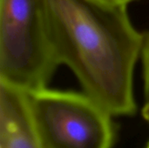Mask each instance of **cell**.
<instances>
[{"mask_svg":"<svg viewBox=\"0 0 149 148\" xmlns=\"http://www.w3.org/2000/svg\"><path fill=\"white\" fill-rule=\"evenodd\" d=\"M59 65L43 0H0V82L37 91L47 87Z\"/></svg>","mask_w":149,"mask_h":148,"instance_id":"7a4b0ae2","label":"cell"},{"mask_svg":"<svg viewBox=\"0 0 149 148\" xmlns=\"http://www.w3.org/2000/svg\"><path fill=\"white\" fill-rule=\"evenodd\" d=\"M0 148H42L28 92L3 82H0Z\"/></svg>","mask_w":149,"mask_h":148,"instance_id":"277c9868","label":"cell"},{"mask_svg":"<svg viewBox=\"0 0 149 148\" xmlns=\"http://www.w3.org/2000/svg\"><path fill=\"white\" fill-rule=\"evenodd\" d=\"M146 148H149V143L148 144V146H147V147H146Z\"/></svg>","mask_w":149,"mask_h":148,"instance_id":"52a82bcc","label":"cell"},{"mask_svg":"<svg viewBox=\"0 0 149 148\" xmlns=\"http://www.w3.org/2000/svg\"><path fill=\"white\" fill-rule=\"evenodd\" d=\"M116 1H119V2H121V3H124L129 4L130 3L135 2V1H137V0H116Z\"/></svg>","mask_w":149,"mask_h":148,"instance_id":"8992f818","label":"cell"},{"mask_svg":"<svg viewBox=\"0 0 149 148\" xmlns=\"http://www.w3.org/2000/svg\"><path fill=\"white\" fill-rule=\"evenodd\" d=\"M50 41L83 92L112 116L136 113L134 74L144 34L127 3L116 0H43Z\"/></svg>","mask_w":149,"mask_h":148,"instance_id":"6da1fadb","label":"cell"},{"mask_svg":"<svg viewBox=\"0 0 149 148\" xmlns=\"http://www.w3.org/2000/svg\"><path fill=\"white\" fill-rule=\"evenodd\" d=\"M141 58V65H142L143 93H144L142 115L144 119L149 122V31H148L144 34Z\"/></svg>","mask_w":149,"mask_h":148,"instance_id":"5b68a950","label":"cell"},{"mask_svg":"<svg viewBox=\"0 0 149 148\" xmlns=\"http://www.w3.org/2000/svg\"><path fill=\"white\" fill-rule=\"evenodd\" d=\"M28 94L42 148L112 147V115L84 92L45 87Z\"/></svg>","mask_w":149,"mask_h":148,"instance_id":"3957f363","label":"cell"}]
</instances>
